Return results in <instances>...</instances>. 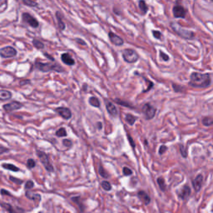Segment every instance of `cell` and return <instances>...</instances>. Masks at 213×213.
<instances>
[{
  "mask_svg": "<svg viewBox=\"0 0 213 213\" xmlns=\"http://www.w3.org/2000/svg\"><path fill=\"white\" fill-rule=\"evenodd\" d=\"M189 85L193 88H206L211 85V76L209 73H192L191 74Z\"/></svg>",
  "mask_w": 213,
  "mask_h": 213,
  "instance_id": "obj_1",
  "label": "cell"
},
{
  "mask_svg": "<svg viewBox=\"0 0 213 213\" xmlns=\"http://www.w3.org/2000/svg\"><path fill=\"white\" fill-rule=\"evenodd\" d=\"M35 68L40 70L41 72L47 73L50 71H55V72H63L64 69L62 67L59 66L58 64L53 63V62H42L39 61H36L34 63Z\"/></svg>",
  "mask_w": 213,
  "mask_h": 213,
  "instance_id": "obj_2",
  "label": "cell"
},
{
  "mask_svg": "<svg viewBox=\"0 0 213 213\" xmlns=\"http://www.w3.org/2000/svg\"><path fill=\"white\" fill-rule=\"evenodd\" d=\"M171 27L173 29V31L177 33V34L182 37L185 39H192L195 37V33L192 31L187 30V29H184L182 28L178 23H171Z\"/></svg>",
  "mask_w": 213,
  "mask_h": 213,
  "instance_id": "obj_3",
  "label": "cell"
},
{
  "mask_svg": "<svg viewBox=\"0 0 213 213\" xmlns=\"http://www.w3.org/2000/svg\"><path fill=\"white\" fill-rule=\"evenodd\" d=\"M122 58L127 62L133 63L137 61L138 54L135 50L131 48H127V49H124L122 52Z\"/></svg>",
  "mask_w": 213,
  "mask_h": 213,
  "instance_id": "obj_4",
  "label": "cell"
},
{
  "mask_svg": "<svg viewBox=\"0 0 213 213\" xmlns=\"http://www.w3.org/2000/svg\"><path fill=\"white\" fill-rule=\"evenodd\" d=\"M38 157H39L41 163H43V165L44 166L45 169H46L47 171L53 172V171H54V168H53V165L51 164L50 161H49V157H48V155H47L46 153L43 152V151H38Z\"/></svg>",
  "mask_w": 213,
  "mask_h": 213,
  "instance_id": "obj_5",
  "label": "cell"
},
{
  "mask_svg": "<svg viewBox=\"0 0 213 213\" xmlns=\"http://www.w3.org/2000/svg\"><path fill=\"white\" fill-rule=\"evenodd\" d=\"M17 55V50L13 47L8 46L0 49V56L4 58H13Z\"/></svg>",
  "mask_w": 213,
  "mask_h": 213,
  "instance_id": "obj_6",
  "label": "cell"
},
{
  "mask_svg": "<svg viewBox=\"0 0 213 213\" xmlns=\"http://www.w3.org/2000/svg\"><path fill=\"white\" fill-rule=\"evenodd\" d=\"M142 112H143L145 117L147 118V120H150V119H152L155 117L157 109L154 107H152L150 103H146L142 107Z\"/></svg>",
  "mask_w": 213,
  "mask_h": 213,
  "instance_id": "obj_7",
  "label": "cell"
},
{
  "mask_svg": "<svg viewBox=\"0 0 213 213\" xmlns=\"http://www.w3.org/2000/svg\"><path fill=\"white\" fill-rule=\"evenodd\" d=\"M22 107H23V104H22L21 102L17 101H13L9 102V103H7V104H4L3 108H4V110L5 112H13V111H15V110L20 109Z\"/></svg>",
  "mask_w": 213,
  "mask_h": 213,
  "instance_id": "obj_8",
  "label": "cell"
},
{
  "mask_svg": "<svg viewBox=\"0 0 213 213\" xmlns=\"http://www.w3.org/2000/svg\"><path fill=\"white\" fill-rule=\"evenodd\" d=\"M23 19L24 22L28 23L31 27H38L39 26V21L36 19L34 17L30 15L28 13H23Z\"/></svg>",
  "mask_w": 213,
  "mask_h": 213,
  "instance_id": "obj_9",
  "label": "cell"
},
{
  "mask_svg": "<svg viewBox=\"0 0 213 213\" xmlns=\"http://www.w3.org/2000/svg\"><path fill=\"white\" fill-rule=\"evenodd\" d=\"M55 111L57 113H58L60 116L62 117V118L64 119H70L72 117V112L69 108H64V107H59L55 109Z\"/></svg>",
  "mask_w": 213,
  "mask_h": 213,
  "instance_id": "obj_10",
  "label": "cell"
},
{
  "mask_svg": "<svg viewBox=\"0 0 213 213\" xmlns=\"http://www.w3.org/2000/svg\"><path fill=\"white\" fill-rule=\"evenodd\" d=\"M172 13L175 18H185L186 17V10L180 5H175L172 8Z\"/></svg>",
  "mask_w": 213,
  "mask_h": 213,
  "instance_id": "obj_11",
  "label": "cell"
},
{
  "mask_svg": "<svg viewBox=\"0 0 213 213\" xmlns=\"http://www.w3.org/2000/svg\"><path fill=\"white\" fill-rule=\"evenodd\" d=\"M108 37L109 39H110V41L114 45H116V46H122V45H123V39H122L121 37H119V36L115 34V33H113L112 32H109Z\"/></svg>",
  "mask_w": 213,
  "mask_h": 213,
  "instance_id": "obj_12",
  "label": "cell"
},
{
  "mask_svg": "<svg viewBox=\"0 0 213 213\" xmlns=\"http://www.w3.org/2000/svg\"><path fill=\"white\" fill-rule=\"evenodd\" d=\"M202 183H203V176L202 174L197 175L192 181V185H193L194 189L197 192L200 191V190L202 189Z\"/></svg>",
  "mask_w": 213,
  "mask_h": 213,
  "instance_id": "obj_13",
  "label": "cell"
},
{
  "mask_svg": "<svg viewBox=\"0 0 213 213\" xmlns=\"http://www.w3.org/2000/svg\"><path fill=\"white\" fill-rule=\"evenodd\" d=\"M106 108L107 111L108 112V113L112 117H117L118 114L117 109L116 106L113 104L112 102L109 101H106Z\"/></svg>",
  "mask_w": 213,
  "mask_h": 213,
  "instance_id": "obj_14",
  "label": "cell"
},
{
  "mask_svg": "<svg viewBox=\"0 0 213 213\" xmlns=\"http://www.w3.org/2000/svg\"><path fill=\"white\" fill-rule=\"evenodd\" d=\"M191 195V188L187 185H185L182 188V190L178 192L179 197L182 199V200H186L189 197V196Z\"/></svg>",
  "mask_w": 213,
  "mask_h": 213,
  "instance_id": "obj_15",
  "label": "cell"
},
{
  "mask_svg": "<svg viewBox=\"0 0 213 213\" xmlns=\"http://www.w3.org/2000/svg\"><path fill=\"white\" fill-rule=\"evenodd\" d=\"M137 197L139 198L142 202H143L145 205H149L150 202H151V198L149 197V195L144 191H139L138 193H137Z\"/></svg>",
  "mask_w": 213,
  "mask_h": 213,
  "instance_id": "obj_16",
  "label": "cell"
},
{
  "mask_svg": "<svg viewBox=\"0 0 213 213\" xmlns=\"http://www.w3.org/2000/svg\"><path fill=\"white\" fill-rule=\"evenodd\" d=\"M61 59H62V61L65 64H67V65H68V66H73V65H74L75 64V61H74V59L72 57H71V55L69 54V53H63V54H62V56H61Z\"/></svg>",
  "mask_w": 213,
  "mask_h": 213,
  "instance_id": "obj_17",
  "label": "cell"
},
{
  "mask_svg": "<svg viewBox=\"0 0 213 213\" xmlns=\"http://www.w3.org/2000/svg\"><path fill=\"white\" fill-rule=\"evenodd\" d=\"M12 98V93L9 91L6 90H0V100L1 101H5V100H9Z\"/></svg>",
  "mask_w": 213,
  "mask_h": 213,
  "instance_id": "obj_18",
  "label": "cell"
},
{
  "mask_svg": "<svg viewBox=\"0 0 213 213\" xmlns=\"http://www.w3.org/2000/svg\"><path fill=\"white\" fill-rule=\"evenodd\" d=\"M26 197L30 200H33V201H40L41 200V196L39 194L33 193L31 191H26Z\"/></svg>",
  "mask_w": 213,
  "mask_h": 213,
  "instance_id": "obj_19",
  "label": "cell"
},
{
  "mask_svg": "<svg viewBox=\"0 0 213 213\" xmlns=\"http://www.w3.org/2000/svg\"><path fill=\"white\" fill-rule=\"evenodd\" d=\"M157 184H158L159 187L160 189L163 191H165L167 190V185H166V182H165V180L163 177H158L157 179Z\"/></svg>",
  "mask_w": 213,
  "mask_h": 213,
  "instance_id": "obj_20",
  "label": "cell"
},
{
  "mask_svg": "<svg viewBox=\"0 0 213 213\" xmlns=\"http://www.w3.org/2000/svg\"><path fill=\"white\" fill-rule=\"evenodd\" d=\"M0 206H1L2 207H4L6 211H8V213H17L15 210L13 209V207L10 204L4 203V202H0Z\"/></svg>",
  "mask_w": 213,
  "mask_h": 213,
  "instance_id": "obj_21",
  "label": "cell"
},
{
  "mask_svg": "<svg viewBox=\"0 0 213 213\" xmlns=\"http://www.w3.org/2000/svg\"><path fill=\"white\" fill-rule=\"evenodd\" d=\"M56 16H57V19H58V23L59 29H60V30H64V29H65V23L62 22V19H61V16H60V13H59V12H57Z\"/></svg>",
  "mask_w": 213,
  "mask_h": 213,
  "instance_id": "obj_22",
  "label": "cell"
},
{
  "mask_svg": "<svg viewBox=\"0 0 213 213\" xmlns=\"http://www.w3.org/2000/svg\"><path fill=\"white\" fill-rule=\"evenodd\" d=\"M125 120H126V122H127L129 125L132 126V125L134 124L136 120H137V117L133 116V115H132V114H127V115H126V117H125Z\"/></svg>",
  "mask_w": 213,
  "mask_h": 213,
  "instance_id": "obj_23",
  "label": "cell"
},
{
  "mask_svg": "<svg viewBox=\"0 0 213 213\" xmlns=\"http://www.w3.org/2000/svg\"><path fill=\"white\" fill-rule=\"evenodd\" d=\"M89 104L92 105L94 108H99L100 107V102L97 97H91L89 98Z\"/></svg>",
  "mask_w": 213,
  "mask_h": 213,
  "instance_id": "obj_24",
  "label": "cell"
},
{
  "mask_svg": "<svg viewBox=\"0 0 213 213\" xmlns=\"http://www.w3.org/2000/svg\"><path fill=\"white\" fill-rule=\"evenodd\" d=\"M2 167L5 168V169H7V170L13 171H19V167H17L16 166H14V165H13V164H6V163H4V164L2 165Z\"/></svg>",
  "mask_w": 213,
  "mask_h": 213,
  "instance_id": "obj_25",
  "label": "cell"
},
{
  "mask_svg": "<svg viewBox=\"0 0 213 213\" xmlns=\"http://www.w3.org/2000/svg\"><path fill=\"white\" fill-rule=\"evenodd\" d=\"M139 8L141 9V11L143 13H146L148 10V7H147V4L145 1H140L139 2Z\"/></svg>",
  "mask_w": 213,
  "mask_h": 213,
  "instance_id": "obj_26",
  "label": "cell"
},
{
  "mask_svg": "<svg viewBox=\"0 0 213 213\" xmlns=\"http://www.w3.org/2000/svg\"><path fill=\"white\" fill-rule=\"evenodd\" d=\"M33 46H34L35 47H37L38 49H42V48L44 47V44H43V42H41V41H39V40H37V39H34V40L33 41Z\"/></svg>",
  "mask_w": 213,
  "mask_h": 213,
  "instance_id": "obj_27",
  "label": "cell"
},
{
  "mask_svg": "<svg viewBox=\"0 0 213 213\" xmlns=\"http://www.w3.org/2000/svg\"><path fill=\"white\" fill-rule=\"evenodd\" d=\"M72 200L76 204H78V206H79V209H80V211H81V212H84V206H83V205L82 204L81 202H79V200H80V197H73L72 198Z\"/></svg>",
  "mask_w": 213,
  "mask_h": 213,
  "instance_id": "obj_28",
  "label": "cell"
},
{
  "mask_svg": "<svg viewBox=\"0 0 213 213\" xmlns=\"http://www.w3.org/2000/svg\"><path fill=\"white\" fill-rule=\"evenodd\" d=\"M101 185L102 187L105 191H108L112 189V185L110 184V182H107V181H103V182H102Z\"/></svg>",
  "mask_w": 213,
  "mask_h": 213,
  "instance_id": "obj_29",
  "label": "cell"
},
{
  "mask_svg": "<svg viewBox=\"0 0 213 213\" xmlns=\"http://www.w3.org/2000/svg\"><path fill=\"white\" fill-rule=\"evenodd\" d=\"M202 123L204 126H206V127L212 126L213 124V119L210 118V117H204L202 119Z\"/></svg>",
  "mask_w": 213,
  "mask_h": 213,
  "instance_id": "obj_30",
  "label": "cell"
},
{
  "mask_svg": "<svg viewBox=\"0 0 213 213\" xmlns=\"http://www.w3.org/2000/svg\"><path fill=\"white\" fill-rule=\"evenodd\" d=\"M56 136L57 137H66L67 136V132L65 130V128H61L60 129H58V131L56 132Z\"/></svg>",
  "mask_w": 213,
  "mask_h": 213,
  "instance_id": "obj_31",
  "label": "cell"
},
{
  "mask_svg": "<svg viewBox=\"0 0 213 213\" xmlns=\"http://www.w3.org/2000/svg\"><path fill=\"white\" fill-rule=\"evenodd\" d=\"M98 171H99L100 176L102 177L103 178H108V173L106 171V170H105L102 167H99V170H98Z\"/></svg>",
  "mask_w": 213,
  "mask_h": 213,
  "instance_id": "obj_32",
  "label": "cell"
},
{
  "mask_svg": "<svg viewBox=\"0 0 213 213\" xmlns=\"http://www.w3.org/2000/svg\"><path fill=\"white\" fill-rule=\"evenodd\" d=\"M23 4H26L27 6H30V7H35V6L38 5L37 2L32 1V0H23Z\"/></svg>",
  "mask_w": 213,
  "mask_h": 213,
  "instance_id": "obj_33",
  "label": "cell"
},
{
  "mask_svg": "<svg viewBox=\"0 0 213 213\" xmlns=\"http://www.w3.org/2000/svg\"><path fill=\"white\" fill-rule=\"evenodd\" d=\"M27 166L29 169H32L36 166V162H35L33 159H28L27 162Z\"/></svg>",
  "mask_w": 213,
  "mask_h": 213,
  "instance_id": "obj_34",
  "label": "cell"
},
{
  "mask_svg": "<svg viewBox=\"0 0 213 213\" xmlns=\"http://www.w3.org/2000/svg\"><path fill=\"white\" fill-rule=\"evenodd\" d=\"M122 171H123V174L125 175V176H130V175L132 174V171L131 170L130 168H128V167H123Z\"/></svg>",
  "mask_w": 213,
  "mask_h": 213,
  "instance_id": "obj_35",
  "label": "cell"
},
{
  "mask_svg": "<svg viewBox=\"0 0 213 213\" xmlns=\"http://www.w3.org/2000/svg\"><path fill=\"white\" fill-rule=\"evenodd\" d=\"M62 144L65 146V147H72V145H73V142H72V141L69 139H64L63 141H62Z\"/></svg>",
  "mask_w": 213,
  "mask_h": 213,
  "instance_id": "obj_36",
  "label": "cell"
},
{
  "mask_svg": "<svg viewBox=\"0 0 213 213\" xmlns=\"http://www.w3.org/2000/svg\"><path fill=\"white\" fill-rule=\"evenodd\" d=\"M152 35H153V37H154V38H156V39H162V33H161V32L156 31V30H154V31H152Z\"/></svg>",
  "mask_w": 213,
  "mask_h": 213,
  "instance_id": "obj_37",
  "label": "cell"
},
{
  "mask_svg": "<svg viewBox=\"0 0 213 213\" xmlns=\"http://www.w3.org/2000/svg\"><path fill=\"white\" fill-rule=\"evenodd\" d=\"M115 102H117L118 104L123 105V106H126L127 108H132V107H131V105L129 104V103H128V102H126L120 101L119 99H115Z\"/></svg>",
  "mask_w": 213,
  "mask_h": 213,
  "instance_id": "obj_38",
  "label": "cell"
},
{
  "mask_svg": "<svg viewBox=\"0 0 213 213\" xmlns=\"http://www.w3.org/2000/svg\"><path fill=\"white\" fill-rule=\"evenodd\" d=\"M180 150H181V152H182V157H187V151H186V148L183 147V146H182V145H181V147H180Z\"/></svg>",
  "mask_w": 213,
  "mask_h": 213,
  "instance_id": "obj_39",
  "label": "cell"
},
{
  "mask_svg": "<svg viewBox=\"0 0 213 213\" xmlns=\"http://www.w3.org/2000/svg\"><path fill=\"white\" fill-rule=\"evenodd\" d=\"M33 186H34V183L32 182V181H27V182H26V184H25V188L26 189H31V188H33Z\"/></svg>",
  "mask_w": 213,
  "mask_h": 213,
  "instance_id": "obj_40",
  "label": "cell"
},
{
  "mask_svg": "<svg viewBox=\"0 0 213 213\" xmlns=\"http://www.w3.org/2000/svg\"><path fill=\"white\" fill-rule=\"evenodd\" d=\"M160 57L163 58L164 61H168L169 60V56L166 54V53H164L162 51L160 52Z\"/></svg>",
  "mask_w": 213,
  "mask_h": 213,
  "instance_id": "obj_41",
  "label": "cell"
},
{
  "mask_svg": "<svg viewBox=\"0 0 213 213\" xmlns=\"http://www.w3.org/2000/svg\"><path fill=\"white\" fill-rule=\"evenodd\" d=\"M167 147H166V146H164V145L161 146L160 148H159V154H160V155H163V153L167 151Z\"/></svg>",
  "mask_w": 213,
  "mask_h": 213,
  "instance_id": "obj_42",
  "label": "cell"
},
{
  "mask_svg": "<svg viewBox=\"0 0 213 213\" xmlns=\"http://www.w3.org/2000/svg\"><path fill=\"white\" fill-rule=\"evenodd\" d=\"M8 151H9L8 148H6V147H4V146L0 145V155H1V154H4L5 152H8Z\"/></svg>",
  "mask_w": 213,
  "mask_h": 213,
  "instance_id": "obj_43",
  "label": "cell"
},
{
  "mask_svg": "<svg viewBox=\"0 0 213 213\" xmlns=\"http://www.w3.org/2000/svg\"><path fill=\"white\" fill-rule=\"evenodd\" d=\"M10 180H11L12 182H14V183H17V184H22V183H23V181H22V180L15 178V177H10Z\"/></svg>",
  "mask_w": 213,
  "mask_h": 213,
  "instance_id": "obj_44",
  "label": "cell"
},
{
  "mask_svg": "<svg viewBox=\"0 0 213 213\" xmlns=\"http://www.w3.org/2000/svg\"><path fill=\"white\" fill-rule=\"evenodd\" d=\"M128 141H129V142H130L131 145H132V147H135V143H134V142H133V140H132V137H131L129 135H128Z\"/></svg>",
  "mask_w": 213,
  "mask_h": 213,
  "instance_id": "obj_45",
  "label": "cell"
},
{
  "mask_svg": "<svg viewBox=\"0 0 213 213\" xmlns=\"http://www.w3.org/2000/svg\"><path fill=\"white\" fill-rule=\"evenodd\" d=\"M76 42H77L78 43H79V44H82V45H86L85 42H84V41H82V40L80 39H76Z\"/></svg>",
  "mask_w": 213,
  "mask_h": 213,
  "instance_id": "obj_46",
  "label": "cell"
},
{
  "mask_svg": "<svg viewBox=\"0 0 213 213\" xmlns=\"http://www.w3.org/2000/svg\"><path fill=\"white\" fill-rule=\"evenodd\" d=\"M1 194H2V195H10L8 191H5L4 189H2V190H1Z\"/></svg>",
  "mask_w": 213,
  "mask_h": 213,
  "instance_id": "obj_47",
  "label": "cell"
},
{
  "mask_svg": "<svg viewBox=\"0 0 213 213\" xmlns=\"http://www.w3.org/2000/svg\"><path fill=\"white\" fill-rule=\"evenodd\" d=\"M97 124H98V126H99V127H98V128H99V129H101V128H102V124L100 123V122H98Z\"/></svg>",
  "mask_w": 213,
  "mask_h": 213,
  "instance_id": "obj_48",
  "label": "cell"
}]
</instances>
